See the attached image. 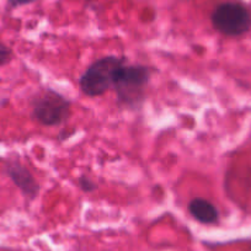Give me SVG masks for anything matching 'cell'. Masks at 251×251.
<instances>
[{
	"instance_id": "6da1fadb",
	"label": "cell",
	"mask_w": 251,
	"mask_h": 251,
	"mask_svg": "<svg viewBox=\"0 0 251 251\" xmlns=\"http://www.w3.org/2000/svg\"><path fill=\"white\" fill-rule=\"evenodd\" d=\"M151 76V71L149 67L125 63L118 71L112 86L117 96L118 105L133 110L142 106Z\"/></svg>"
},
{
	"instance_id": "7a4b0ae2",
	"label": "cell",
	"mask_w": 251,
	"mask_h": 251,
	"mask_svg": "<svg viewBox=\"0 0 251 251\" xmlns=\"http://www.w3.org/2000/svg\"><path fill=\"white\" fill-rule=\"evenodd\" d=\"M125 63H127L125 57L116 55H106L91 63L79 79V86L84 95L95 98L110 90L118 71Z\"/></svg>"
},
{
	"instance_id": "3957f363",
	"label": "cell",
	"mask_w": 251,
	"mask_h": 251,
	"mask_svg": "<svg viewBox=\"0 0 251 251\" xmlns=\"http://www.w3.org/2000/svg\"><path fill=\"white\" fill-rule=\"evenodd\" d=\"M214 30L228 37H239L251 30V11L246 5L235 1L217 6L211 16Z\"/></svg>"
},
{
	"instance_id": "277c9868",
	"label": "cell",
	"mask_w": 251,
	"mask_h": 251,
	"mask_svg": "<svg viewBox=\"0 0 251 251\" xmlns=\"http://www.w3.org/2000/svg\"><path fill=\"white\" fill-rule=\"evenodd\" d=\"M32 117L40 125L55 127L66 123L71 116L72 103L52 89H47L32 100Z\"/></svg>"
},
{
	"instance_id": "5b68a950",
	"label": "cell",
	"mask_w": 251,
	"mask_h": 251,
	"mask_svg": "<svg viewBox=\"0 0 251 251\" xmlns=\"http://www.w3.org/2000/svg\"><path fill=\"white\" fill-rule=\"evenodd\" d=\"M6 173H8L9 177L13 180V182L20 188L24 196L27 197L28 200H33L38 196L40 185L25 166L16 161L10 163L6 166Z\"/></svg>"
},
{
	"instance_id": "8992f818",
	"label": "cell",
	"mask_w": 251,
	"mask_h": 251,
	"mask_svg": "<svg viewBox=\"0 0 251 251\" xmlns=\"http://www.w3.org/2000/svg\"><path fill=\"white\" fill-rule=\"evenodd\" d=\"M188 212L202 224H216L219 221V211L208 200L196 197L188 203Z\"/></svg>"
},
{
	"instance_id": "52a82bcc",
	"label": "cell",
	"mask_w": 251,
	"mask_h": 251,
	"mask_svg": "<svg viewBox=\"0 0 251 251\" xmlns=\"http://www.w3.org/2000/svg\"><path fill=\"white\" fill-rule=\"evenodd\" d=\"M78 185L84 192H88V194L95 191L96 188H98L96 182H94V181L91 180V178H89L88 176H80V177L78 178Z\"/></svg>"
},
{
	"instance_id": "ba28073f",
	"label": "cell",
	"mask_w": 251,
	"mask_h": 251,
	"mask_svg": "<svg viewBox=\"0 0 251 251\" xmlns=\"http://www.w3.org/2000/svg\"><path fill=\"white\" fill-rule=\"evenodd\" d=\"M13 58V50L8 46L0 43V66H5Z\"/></svg>"
},
{
	"instance_id": "9c48e42d",
	"label": "cell",
	"mask_w": 251,
	"mask_h": 251,
	"mask_svg": "<svg viewBox=\"0 0 251 251\" xmlns=\"http://www.w3.org/2000/svg\"><path fill=\"white\" fill-rule=\"evenodd\" d=\"M13 5H26V4H30L35 0H9Z\"/></svg>"
},
{
	"instance_id": "30bf717a",
	"label": "cell",
	"mask_w": 251,
	"mask_h": 251,
	"mask_svg": "<svg viewBox=\"0 0 251 251\" xmlns=\"http://www.w3.org/2000/svg\"><path fill=\"white\" fill-rule=\"evenodd\" d=\"M249 249H250V251H251V243H250V246H249Z\"/></svg>"
}]
</instances>
